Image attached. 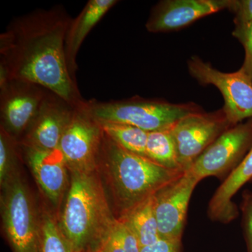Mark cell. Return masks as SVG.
<instances>
[{"mask_svg":"<svg viewBox=\"0 0 252 252\" xmlns=\"http://www.w3.org/2000/svg\"><path fill=\"white\" fill-rule=\"evenodd\" d=\"M72 18L61 6L15 18L0 35V82L26 81L59 95L74 108L85 99L71 76L64 41Z\"/></svg>","mask_w":252,"mask_h":252,"instance_id":"obj_1","label":"cell"},{"mask_svg":"<svg viewBox=\"0 0 252 252\" xmlns=\"http://www.w3.org/2000/svg\"><path fill=\"white\" fill-rule=\"evenodd\" d=\"M241 210L248 252H252V192L244 193Z\"/></svg>","mask_w":252,"mask_h":252,"instance_id":"obj_25","label":"cell"},{"mask_svg":"<svg viewBox=\"0 0 252 252\" xmlns=\"http://www.w3.org/2000/svg\"><path fill=\"white\" fill-rule=\"evenodd\" d=\"M48 92L44 88L26 81H1V127L19 142L39 112Z\"/></svg>","mask_w":252,"mask_h":252,"instance_id":"obj_10","label":"cell"},{"mask_svg":"<svg viewBox=\"0 0 252 252\" xmlns=\"http://www.w3.org/2000/svg\"><path fill=\"white\" fill-rule=\"evenodd\" d=\"M125 252H140V241L130 225L124 220H118L112 230Z\"/></svg>","mask_w":252,"mask_h":252,"instance_id":"obj_23","label":"cell"},{"mask_svg":"<svg viewBox=\"0 0 252 252\" xmlns=\"http://www.w3.org/2000/svg\"><path fill=\"white\" fill-rule=\"evenodd\" d=\"M74 109L59 95L49 91L36 117L20 139V145L41 150L59 149Z\"/></svg>","mask_w":252,"mask_h":252,"instance_id":"obj_12","label":"cell"},{"mask_svg":"<svg viewBox=\"0 0 252 252\" xmlns=\"http://www.w3.org/2000/svg\"><path fill=\"white\" fill-rule=\"evenodd\" d=\"M85 103L74 109L59 145L69 172H90L99 168L104 131L100 123L88 112Z\"/></svg>","mask_w":252,"mask_h":252,"instance_id":"obj_7","label":"cell"},{"mask_svg":"<svg viewBox=\"0 0 252 252\" xmlns=\"http://www.w3.org/2000/svg\"><path fill=\"white\" fill-rule=\"evenodd\" d=\"M189 74L202 85L215 86L224 99L223 110L230 125L252 119V82L240 68L234 72H222L198 56L188 61Z\"/></svg>","mask_w":252,"mask_h":252,"instance_id":"obj_6","label":"cell"},{"mask_svg":"<svg viewBox=\"0 0 252 252\" xmlns=\"http://www.w3.org/2000/svg\"><path fill=\"white\" fill-rule=\"evenodd\" d=\"M3 229L14 252H38L39 212L19 172L1 187Z\"/></svg>","mask_w":252,"mask_h":252,"instance_id":"obj_5","label":"cell"},{"mask_svg":"<svg viewBox=\"0 0 252 252\" xmlns=\"http://www.w3.org/2000/svg\"><path fill=\"white\" fill-rule=\"evenodd\" d=\"M181 241L160 238L157 243L141 248L140 252H180Z\"/></svg>","mask_w":252,"mask_h":252,"instance_id":"obj_26","label":"cell"},{"mask_svg":"<svg viewBox=\"0 0 252 252\" xmlns=\"http://www.w3.org/2000/svg\"><path fill=\"white\" fill-rule=\"evenodd\" d=\"M252 147L250 119L225 131L196 159L188 171L199 181L208 177H224L238 166Z\"/></svg>","mask_w":252,"mask_h":252,"instance_id":"obj_8","label":"cell"},{"mask_svg":"<svg viewBox=\"0 0 252 252\" xmlns=\"http://www.w3.org/2000/svg\"><path fill=\"white\" fill-rule=\"evenodd\" d=\"M21 147L41 192L50 203L58 206L64 198L70 181L69 169L61 151Z\"/></svg>","mask_w":252,"mask_h":252,"instance_id":"obj_14","label":"cell"},{"mask_svg":"<svg viewBox=\"0 0 252 252\" xmlns=\"http://www.w3.org/2000/svg\"><path fill=\"white\" fill-rule=\"evenodd\" d=\"M228 9L235 15V26L252 23V0H230Z\"/></svg>","mask_w":252,"mask_h":252,"instance_id":"obj_24","label":"cell"},{"mask_svg":"<svg viewBox=\"0 0 252 252\" xmlns=\"http://www.w3.org/2000/svg\"><path fill=\"white\" fill-rule=\"evenodd\" d=\"M153 196L140 204L126 217L118 219L125 220L130 225L142 248L153 245L161 238L154 212Z\"/></svg>","mask_w":252,"mask_h":252,"instance_id":"obj_17","label":"cell"},{"mask_svg":"<svg viewBox=\"0 0 252 252\" xmlns=\"http://www.w3.org/2000/svg\"><path fill=\"white\" fill-rule=\"evenodd\" d=\"M230 127L223 109L190 114L176 123L171 132L182 170L188 171L196 159Z\"/></svg>","mask_w":252,"mask_h":252,"instance_id":"obj_9","label":"cell"},{"mask_svg":"<svg viewBox=\"0 0 252 252\" xmlns=\"http://www.w3.org/2000/svg\"><path fill=\"white\" fill-rule=\"evenodd\" d=\"M250 180H252V147L238 166L227 176L212 197L207 212L210 218L221 223H229L234 220L238 212L232 199Z\"/></svg>","mask_w":252,"mask_h":252,"instance_id":"obj_15","label":"cell"},{"mask_svg":"<svg viewBox=\"0 0 252 252\" xmlns=\"http://www.w3.org/2000/svg\"><path fill=\"white\" fill-rule=\"evenodd\" d=\"M199 182L190 172H185L154 194V212L160 238L182 241L189 202Z\"/></svg>","mask_w":252,"mask_h":252,"instance_id":"obj_11","label":"cell"},{"mask_svg":"<svg viewBox=\"0 0 252 252\" xmlns=\"http://www.w3.org/2000/svg\"><path fill=\"white\" fill-rule=\"evenodd\" d=\"M233 35L245 49V60L241 69L252 82V23L235 26Z\"/></svg>","mask_w":252,"mask_h":252,"instance_id":"obj_22","label":"cell"},{"mask_svg":"<svg viewBox=\"0 0 252 252\" xmlns=\"http://www.w3.org/2000/svg\"><path fill=\"white\" fill-rule=\"evenodd\" d=\"M146 157L165 168L183 171L179 163L171 127L149 132Z\"/></svg>","mask_w":252,"mask_h":252,"instance_id":"obj_18","label":"cell"},{"mask_svg":"<svg viewBox=\"0 0 252 252\" xmlns=\"http://www.w3.org/2000/svg\"><path fill=\"white\" fill-rule=\"evenodd\" d=\"M99 248L103 252H125L122 245L118 241L117 238L114 236L112 232H111L109 236L106 238V240H104Z\"/></svg>","mask_w":252,"mask_h":252,"instance_id":"obj_27","label":"cell"},{"mask_svg":"<svg viewBox=\"0 0 252 252\" xmlns=\"http://www.w3.org/2000/svg\"><path fill=\"white\" fill-rule=\"evenodd\" d=\"M85 107L99 123L127 124L148 132L170 128L182 118L204 112L194 102L171 103L139 96L110 102L91 99L86 101Z\"/></svg>","mask_w":252,"mask_h":252,"instance_id":"obj_4","label":"cell"},{"mask_svg":"<svg viewBox=\"0 0 252 252\" xmlns=\"http://www.w3.org/2000/svg\"><path fill=\"white\" fill-rule=\"evenodd\" d=\"M85 252H103L100 248L96 249V250H89V251Z\"/></svg>","mask_w":252,"mask_h":252,"instance_id":"obj_28","label":"cell"},{"mask_svg":"<svg viewBox=\"0 0 252 252\" xmlns=\"http://www.w3.org/2000/svg\"><path fill=\"white\" fill-rule=\"evenodd\" d=\"M230 0H164L152 9L146 28L168 32L187 27L200 18L228 9Z\"/></svg>","mask_w":252,"mask_h":252,"instance_id":"obj_13","label":"cell"},{"mask_svg":"<svg viewBox=\"0 0 252 252\" xmlns=\"http://www.w3.org/2000/svg\"><path fill=\"white\" fill-rule=\"evenodd\" d=\"M39 226L38 252H76L52 214L39 212Z\"/></svg>","mask_w":252,"mask_h":252,"instance_id":"obj_19","label":"cell"},{"mask_svg":"<svg viewBox=\"0 0 252 252\" xmlns=\"http://www.w3.org/2000/svg\"><path fill=\"white\" fill-rule=\"evenodd\" d=\"M69 188L59 223L76 252L100 248L117 222L106 196L99 168L69 172Z\"/></svg>","mask_w":252,"mask_h":252,"instance_id":"obj_2","label":"cell"},{"mask_svg":"<svg viewBox=\"0 0 252 252\" xmlns=\"http://www.w3.org/2000/svg\"><path fill=\"white\" fill-rule=\"evenodd\" d=\"M117 2L116 0H90L77 17L71 21L64 41V51L67 67L74 80L77 81V56L81 44L91 30Z\"/></svg>","mask_w":252,"mask_h":252,"instance_id":"obj_16","label":"cell"},{"mask_svg":"<svg viewBox=\"0 0 252 252\" xmlns=\"http://www.w3.org/2000/svg\"><path fill=\"white\" fill-rule=\"evenodd\" d=\"M104 134L127 152L146 157L149 132L127 124L100 123Z\"/></svg>","mask_w":252,"mask_h":252,"instance_id":"obj_20","label":"cell"},{"mask_svg":"<svg viewBox=\"0 0 252 252\" xmlns=\"http://www.w3.org/2000/svg\"><path fill=\"white\" fill-rule=\"evenodd\" d=\"M19 142L6 130H0V185L1 187L18 171L16 169Z\"/></svg>","mask_w":252,"mask_h":252,"instance_id":"obj_21","label":"cell"},{"mask_svg":"<svg viewBox=\"0 0 252 252\" xmlns=\"http://www.w3.org/2000/svg\"><path fill=\"white\" fill-rule=\"evenodd\" d=\"M110 192L117 219H122L153 196L183 171L170 170L147 157L131 153L104 134L99 159Z\"/></svg>","mask_w":252,"mask_h":252,"instance_id":"obj_3","label":"cell"}]
</instances>
